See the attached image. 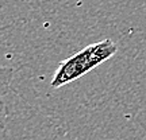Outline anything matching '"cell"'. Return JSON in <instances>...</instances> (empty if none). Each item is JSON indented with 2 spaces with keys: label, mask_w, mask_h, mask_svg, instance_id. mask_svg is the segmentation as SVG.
<instances>
[{
  "label": "cell",
  "mask_w": 146,
  "mask_h": 140,
  "mask_svg": "<svg viewBox=\"0 0 146 140\" xmlns=\"http://www.w3.org/2000/svg\"><path fill=\"white\" fill-rule=\"evenodd\" d=\"M85 50H87L89 65L94 69L96 66H99L100 63H103L104 61H107L108 58L112 57L118 50V46L111 39H104L102 42L92 43V45L87 46Z\"/></svg>",
  "instance_id": "obj_2"
},
{
  "label": "cell",
  "mask_w": 146,
  "mask_h": 140,
  "mask_svg": "<svg viewBox=\"0 0 146 140\" xmlns=\"http://www.w3.org/2000/svg\"><path fill=\"white\" fill-rule=\"evenodd\" d=\"M91 70H92V68L89 65L87 50L83 49L81 51L73 54L68 59L60 62L57 70L53 76L50 86L52 88H60L62 85H66V83L72 82L77 78L83 77L84 74H87Z\"/></svg>",
  "instance_id": "obj_1"
}]
</instances>
